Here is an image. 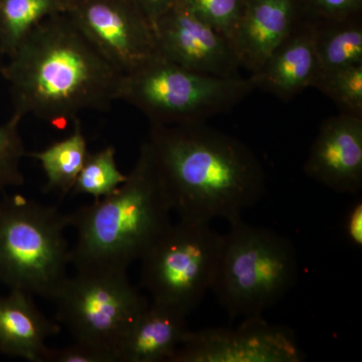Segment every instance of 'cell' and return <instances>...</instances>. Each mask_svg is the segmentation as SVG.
<instances>
[{"instance_id": "cell-1", "label": "cell", "mask_w": 362, "mask_h": 362, "mask_svg": "<svg viewBox=\"0 0 362 362\" xmlns=\"http://www.w3.org/2000/svg\"><path fill=\"white\" fill-rule=\"evenodd\" d=\"M13 114L65 129L85 111H107L119 100L124 74L66 13L40 23L0 66Z\"/></svg>"}, {"instance_id": "cell-2", "label": "cell", "mask_w": 362, "mask_h": 362, "mask_svg": "<svg viewBox=\"0 0 362 362\" xmlns=\"http://www.w3.org/2000/svg\"><path fill=\"white\" fill-rule=\"evenodd\" d=\"M145 143L171 209L181 218L235 220L266 194L258 156L206 123L150 125Z\"/></svg>"}, {"instance_id": "cell-3", "label": "cell", "mask_w": 362, "mask_h": 362, "mask_svg": "<svg viewBox=\"0 0 362 362\" xmlns=\"http://www.w3.org/2000/svg\"><path fill=\"white\" fill-rule=\"evenodd\" d=\"M170 204L146 143L127 180L111 194L69 214L77 230L71 264L127 271L170 225Z\"/></svg>"}, {"instance_id": "cell-4", "label": "cell", "mask_w": 362, "mask_h": 362, "mask_svg": "<svg viewBox=\"0 0 362 362\" xmlns=\"http://www.w3.org/2000/svg\"><path fill=\"white\" fill-rule=\"evenodd\" d=\"M228 223L211 291L232 318L262 316L296 284V247L285 235L242 218Z\"/></svg>"}, {"instance_id": "cell-5", "label": "cell", "mask_w": 362, "mask_h": 362, "mask_svg": "<svg viewBox=\"0 0 362 362\" xmlns=\"http://www.w3.org/2000/svg\"><path fill=\"white\" fill-rule=\"evenodd\" d=\"M69 214L21 194L0 201V282L54 301L68 279Z\"/></svg>"}, {"instance_id": "cell-6", "label": "cell", "mask_w": 362, "mask_h": 362, "mask_svg": "<svg viewBox=\"0 0 362 362\" xmlns=\"http://www.w3.org/2000/svg\"><path fill=\"white\" fill-rule=\"evenodd\" d=\"M254 90L250 76L206 75L157 54L124 74L119 100L141 112L150 125H187L228 113Z\"/></svg>"}, {"instance_id": "cell-7", "label": "cell", "mask_w": 362, "mask_h": 362, "mask_svg": "<svg viewBox=\"0 0 362 362\" xmlns=\"http://www.w3.org/2000/svg\"><path fill=\"white\" fill-rule=\"evenodd\" d=\"M223 240L225 235L216 232L211 223L180 218L140 259L141 287L152 301L190 313L211 291Z\"/></svg>"}, {"instance_id": "cell-8", "label": "cell", "mask_w": 362, "mask_h": 362, "mask_svg": "<svg viewBox=\"0 0 362 362\" xmlns=\"http://www.w3.org/2000/svg\"><path fill=\"white\" fill-rule=\"evenodd\" d=\"M57 319L76 341L88 343L117 359L123 338L149 302L131 284L127 271L77 269L54 299Z\"/></svg>"}, {"instance_id": "cell-9", "label": "cell", "mask_w": 362, "mask_h": 362, "mask_svg": "<svg viewBox=\"0 0 362 362\" xmlns=\"http://www.w3.org/2000/svg\"><path fill=\"white\" fill-rule=\"evenodd\" d=\"M66 13L123 74L159 54L153 28L131 0H81Z\"/></svg>"}, {"instance_id": "cell-10", "label": "cell", "mask_w": 362, "mask_h": 362, "mask_svg": "<svg viewBox=\"0 0 362 362\" xmlns=\"http://www.w3.org/2000/svg\"><path fill=\"white\" fill-rule=\"evenodd\" d=\"M303 352L288 328L262 316L244 318L239 327L188 331L169 362H300Z\"/></svg>"}, {"instance_id": "cell-11", "label": "cell", "mask_w": 362, "mask_h": 362, "mask_svg": "<svg viewBox=\"0 0 362 362\" xmlns=\"http://www.w3.org/2000/svg\"><path fill=\"white\" fill-rule=\"evenodd\" d=\"M160 56L183 68L218 77L239 76L232 42L183 2L162 14L153 26Z\"/></svg>"}, {"instance_id": "cell-12", "label": "cell", "mask_w": 362, "mask_h": 362, "mask_svg": "<svg viewBox=\"0 0 362 362\" xmlns=\"http://www.w3.org/2000/svg\"><path fill=\"white\" fill-rule=\"evenodd\" d=\"M306 175L339 194L362 189V117L339 113L326 119L304 164Z\"/></svg>"}, {"instance_id": "cell-13", "label": "cell", "mask_w": 362, "mask_h": 362, "mask_svg": "<svg viewBox=\"0 0 362 362\" xmlns=\"http://www.w3.org/2000/svg\"><path fill=\"white\" fill-rule=\"evenodd\" d=\"M320 74L311 21L299 16L289 35L250 77L256 90L289 102L307 88H313Z\"/></svg>"}, {"instance_id": "cell-14", "label": "cell", "mask_w": 362, "mask_h": 362, "mask_svg": "<svg viewBox=\"0 0 362 362\" xmlns=\"http://www.w3.org/2000/svg\"><path fill=\"white\" fill-rule=\"evenodd\" d=\"M299 16L295 0H246L230 40L240 66L250 74L258 71Z\"/></svg>"}, {"instance_id": "cell-15", "label": "cell", "mask_w": 362, "mask_h": 362, "mask_svg": "<svg viewBox=\"0 0 362 362\" xmlns=\"http://www.w3.org/2000/svg\"><path fill=\"white\" fill-rule=\"evenodd\" d=\"M188 314L175 305L151 300L119 345L118 362L170 361L189 331Z\"/></svg>"}, {"instance_id": "cell-16", "label": "cell", "mask_w": 362, "mask_h": 362, "mask_svg": "<svg viewBox=\"0 0 362 362\" xmlns=\"http://www.w3.org/2000/svg\"><path fill=\"white\" fill-rule=\"evenodd\" d=\"M61 332L33 302L32 295L11 290L0 296V352L32 362H44L47 338Z\"/></svg>"}, {"instance_id": "cell-17", "label": "cell", "mask_w": 362, "mask_h": 362, "mask_svg": "<svg viewBox=\"0 0 362 362\" xmlns=\"http://www.w3.org/2000/svg\"><path fill=\"white\" fill-rule=\"evenodd\" d=\"M310 21L321 73L362 64V13Z\"/></svg>"}, {"instance_id": "cell-18", "label": "cell", "mask_w": 362, "mask_h": 362, "mask_svg": "<svg viewBox=\"0 0 362 362\" xmlns=\"http://www.w3.org/2000/svg\"><path fill=\"white\" fill-rule=\"evenodd\" d=\"M73 123V132L68 137L49 145L42 151L25 153V156L37 159L42 165L47 177L45 192L58 190L62 197L73 190L89 154L80 119H76Z\"/></svg>"}, {"instance_id": "cell-19", "label": "cell", "mask_w": 362, "mask_h": 362, "mask_svg": "<svg viewBox=\"0 0 362 362\" xmlns=\"http://www.w3.org/2000/svg\"><path fill=\"white\" fill-rule=\"evenodd\" d=\"M62 13V0H0V54L11 57L40 23Z\"/></svg>"}, {"instance_id": "cell-20", "label": "cell", "mask_w": 362, "mask_h": 362, "mask_svg": "<svg viewBox=\"0 0 362 362\" xmlns=\"http://www.w3.org/2000/svg\"><path fill=\"white\" fill-rule=\"evenodd\" d=\"M127 180V175L121 173L116 160L115 147L109 146L88 154L77 180L74 185V194H88L94 201L120 187Z\"/></svg>"}, {"instance_id": "cell-21", "label": "cell", "mask_w": 362, "mask_h": 362, "mask_svg": "<svg viewBox=\"0 0 362 362\" xmlns=\"http://www.w3.org/2000/svg\"><path fill=\"white\" fill-rule=\"evenodd\" d=\"M313 88L329 98L339 113L362 117V64L321 73Z\"/></svg>"}, {"instance_id": "cell-22", "label": "cell", "mask_w": 362, "mask_h": 362, "mask_svg": "<svg viewBox=\"0 0 362 362\" xmlns=\"http://www.w3.org/2000/svg\"><path fill=\"white\" fill-rule=\"evenodd\" d=\"M21 120V117L13 114L7 122L0 125V190L25 183L21 168L26 153L20 132Z\"/></svg>"}, {"instance_id": "cell-23", "label": "cell", "mask_w": 362, "mask_h": 362, "mask_svg": "<svg viewBox=\"0 0 362 362\" xmlns=\"http://www.w3.org/2000/svg\"><path fill=\"white\" fill-rule=\"evenodd\" d=\"M183 2L230 42L246 0H183Z\"/></svg>"}, {"instance_id": "cell-24", "label": "cell", "mask_w": 362, "mask_h": 362, "mask_svg": "<svg viewBox=\"0 0 362 362\" xmlns=\"http://www.w3.org/2000/svg\"><path fill=\"white\" fill-rule=\"evenodd\" d=\"M300 16L308 21L339 20L362 13V0H295Z\"/></svg>"}, {"instance_id": "cell-25", "label": "cell", "mask_w": 362, "mask_h": 362, "mask_svg": "<svg viewBox=\"0 0 362 362\" xmlns=\"http://www.w3.org/2000/svg\"><path fill=\"white\" fill-rule=\"evenodd\" d=\"M44 362H117L109 352L88 344L76 341L63 349H47Z\"/></svg>"}, {"instance_id": "cell-26", "label": "cell", "mask_w": 362, "mask_h": 362, "mask_svg": "<svg viewBox=\"0 0 362 362\" xmlns=\"http://www.w3.org/2000/svg\"><path fill=\"white\" fill-rule=\"evenodd\" d=\"M345 233L354 246H362V202L361 199L351 207L345 221Z\"/></svg>"}, {"instance_id": "cell-27", "label": "cell", "mask_w": 362, "mask_h": 362, "mask_svg": "<svg viewBox=\"0 0 362 362\" xmlns=\"http://www.w3.org/2000/svg\"><path fill=\"white\" fill-rule=\"evenodd\" d=\"M131 1L142 11L153 28L162 14L165 13L168 9L175 6L178 0H131Z\"/></svg>"}, {"instance_id": "cell-28", "label": "cell", "mask_w": 362, "mask_h": 362, "mask_svg": "<svg viewBox=\"0 0 362 362\" xmlns=\"http://www.w3.org/2000/svg\"><path fill=\"white\" fill-rule=\"evenodd\" d=\"M62 1H63L64 6H65L66 11L71 6H73L74 4H78L81 0H62Z\"/></svg>"}]
</instances>
